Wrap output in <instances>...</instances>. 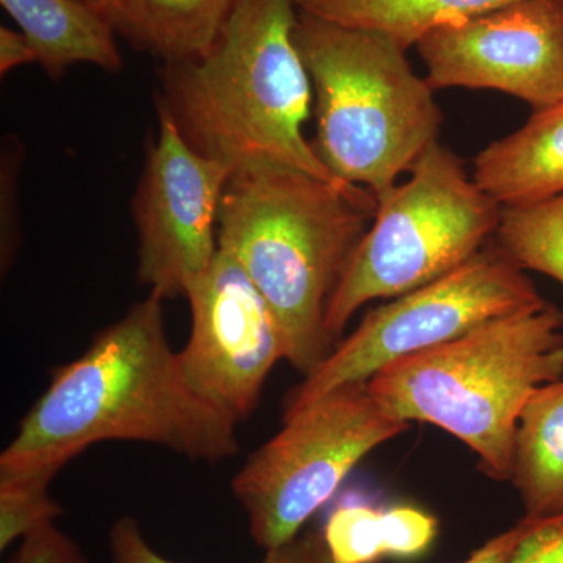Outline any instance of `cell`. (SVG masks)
Listing matches in <instances>:
<instances>
[{
    "mask_svg": "<svg viewBox=\"0 0 563 563\" xmlns=\"http://www.w3.org/2000/svg\"><path fill=\"white\" fill-rule=\"evenodd\" d=\"M539 518L525 517L509 531L499 533L490 542L484 544L479 550L474 551L465 562L462 563H515L523 553L526 543L529 537L536 531ZM314 563H331L329 562L328 551H325L324 543L320 554H318Z\"/></svg>",
    "mask_w": 563,
    "mask_h": 563,
    "instance_id": "cell-22",
    "label": "cell"
},
{
    "mask_svg": "<svg viewBox=\"0 0 563 563\" xmlns=\"http://www.w3.org/2000/svg\"><path fill=\"white\" fill-rule=\"evenodd\" d=\"M515 563H563V514L540 518L523 553Z\"/></svg>",
    "mask_w": 563,
    "mask_h": 563,
    "instance_id": "cell-23",
    "label": "cell"
},
{
    "mask_svg": "<svg viewBox=\"0 0 563 563\" xmlns=\"http://www.w3.org/2000/svg\"><path fill=\"white\" fill-rule=\"evenodd\" d=\"M493 243L523 272L544 274L563 285V192L503 209Z\"/></svg>",
    "mask_w": 563,
    "mask_h": 563,
    "instance_id": "cell-18",
    "label": "cell"
},
{
    "mask_svg": "<svg viewBox=\"0 0 563 563\" xmlns=\"http://www.w3.org/2000/svg\"><path fill=\"white\" fill-rule=\"evenodd\" d=\"M7 563H90L79 544L57 525L41 526L21 540L16 553Z\"/></svg>",
    "mask_w": 563,
    "mask_h": 563,
    "instance_id": "cell-21",
    "label": "cell"
},
{
    "mask_svg": "<svg viewBox=\"0 0 563 563\" xmlns=\"http://www.w3.org/2000/svg\"><path fill=\"white\" fill-rule=\"evenodd\" d=\"M473 179L503 209L563 192V99L536 110L517 132L474 158Z\"/></svg>",
    "mask_w": 563,
    "mask_h": 563,
    "instance_id": "cell-12",
    "label": "cell"
},
{
    "mask_svg": "<svg viewBox=\"0 0 563 563\" xmlns=\"http://www.w3.org/2000/svg\"><path fill=\"white\" fill-rule=\"evenodd\" d=\"M512 481L525 517L563 514V377L532 393L515 433Z\"/></svg>",
    "mask_w": 563,
    "mask_h": 563,
    "instance_id": "cell-16",
    "label": "cell"
},
{
    "mask_svg": "<svg viewBox=\"0 0 563 563\" xmlns=\"http://www.w3.org/2000/svg\"><path fill=\"white\" fill-rule=\"evenodd\" d=\"M433 515L412 506L377 509L361 498L343 499L325 520L322 543L331 563L415 559L435 542Z\"/></svg>",
    "mask_w": 563,
    "mask_h": 563,
    "instance_id": "cell-15",
    "label": "cell"
},
{
    "mask_svg": "<svg viewBox=\"0 0 563 563\" xmlns=\"http://www.w3.org/2000/svg\"><path fill=\"white\" fill-rule=\"evenodd\" d=\"M109 547L113 563H177L151 547L132 517H122L111 526ZM321 548V536L303 533L284 547L266 551L261 563H314Z\"/></svg>",
    "mask_w": 563,
    "mask_h": 563,
    "instance_id": "cell-20",
    "label": "cell"
},
{
    "mask_svg": "<svg viewBox=\"0 0 563 563\" xmlns=\"http://www.w3.org/2000/svg\"><path fill=\"white\" fill-rule=\"evenodd\" d=\"M162 302L150 292L77 361L55 368L0 455V473L55 476L101 442L150 443L207 463L239 454V422L188 383L166 339Z\"/></svg>",
    "mask_w": 563,
    "mask_h": 563,
    "instance_id": "cell-1",
    "label": "cell"
},
{
    "mask_svg": "<svg viewBox=\"0 0 563 563\" xmlns=\"http://www.w3.org/2000/svg\"><path fill=\"white\" fill-rule=\"evenodd\" d=\"M157 117L132 217L139 232L136 276L165 301L187 295L213 262L218 214L231 173L192 150L165 111L157 110Z\"/></svg>",
    "mask_w": 563,
    "mask_h": 563,
    "instance_id": "cell-9",
    "label": "cell"
},
{
    "mask_svg": "<svg viewBox=\"0 0 563 563\" xmlns=\"http://www.w3.org/2000/svg\"><path fill=\"white\" fill-rule=\"evenodd\" d=\"M298 13L295 0H236L209 51L162 63L155 107L192 150L231 176L285 166L347 185L303 135L313 90L295 43Z\"/></svg>",
    "mask_w": 563,
    "mask_h": 563,
    "instance_id": "cell-2",
    "label": "cell"
},
{
    "mask_svg": "<svg viewBox=\"0 0 563 563\" xmlns=\"http://www.w3.org/2000/svg\"><path fill=\"white\" fill-rule=\"evenodd\" d=\"M88 2L95 3V5H98L99 9H102L107 13V5H109V2H107V0H88Z\"/></svg>",
    "mask_w": 563,
    "mask_h": 563,
    "instance_id": "cell-25",
    "label": "cell"
},
{
    "mask_svg": "<svg viewBox=\"0 0 563 563\" xmlns=\"http://www.w3.org/2000/svg\"><path fill=\"white\" fill-rule=\"evenodd\" d=\"M31 41L36 63L52 79L70 66L92 65L109 73L122 68L117 29L109 14L88 0H0Z\"/></svg>",
    "mask_w": 563,
    "mask_h": 563,
    "instance_id": "cell-13",
    "label": "cell"
},
{
    "mask_svg": "<svg viewBox=\"0 0 563 563\" xmlns=\"http://www.w3.org/2000/svg\"><path fill=\"white\" fill-rule=\"evenodd\" d=\"M561 377L563 312L544 301L399 358L368 388L393 417L450 432L488 477L510 481L521 410L537 388Z\"/></svg>",
    "mask_w": 563,
    "mask_h": 563,
    "instance_id": "cell-4",
    "label": "cell"
},
{
    "mask_svg": "<svg viewBox=\"0 0 563 563\" xmlns=\"http://www.w3.org/2000/svg\"><path fill=\"white\" fill-rule=\"evenodd\" d=\"M321 20L387 33L407 51L442 25L479 16L515 0H295Z\"/></svg>",
    "mask_w": 563,
    "mask_h": 563,
    "instance_id": "cell-17",
    "label": "cell"
},
{
    "mask_svg": "<svg viewBox=\"0 0 563 563\" xmlns=\"http://www.w3.org/2000/svg\"><path fill=\"white\" fill-rule=\"evenodd\" d=\"M376 198L285 166L231 176L218 214V247L262 292L284 361L303 377L335 347L325 317L352 255L372 225Z\"/></svg>",
    "mask_w": 563,
    "mask_h": 563,
    "instance_id": "cell-3",
    "label": "cell"
},
{
    "mask_svg": "<svg viewBox=\"0 0 563 563\" xmlns=\"http://www.w3.org/2000/svg\"><path fill=\"white\" fill-rule=\"evenodd\" d=\"M295 43L312 81L314 154L333 177L379 202L439 143L435 90L387 33L299 11Z\"/></svg>",
    "mask_w": 563,
    "mask_h": 563,
    "instance_id": "cell-5",
    "label": "cell"
},
{
    "mask_svg": "<svg viewBox=\"0 0 563 563\" xmlns=\"http://www.w3.org/2000/svg\"><path fill=\"white\" fill-rule=\"evenodd\" d=\"M51 473H0V550L55 523L63 514L49 493Z\"/></svg>",
    "mask_w": 563,
    "mask_h": 563,
    "instance_id": "cell-19",
    "label": "cell"
},
{
    "mask_svg": "<svg viewBox=\"0 0 563 563\" xmlns=\"http://www.w3.org/2000/svg\"><path fill=\"white\" fill-rule=\"evenodd\" d=\"M36 63V54L31 41L21 31L0 27V74L5 76L20 66Z\"/></svg>",
    "mask_w": 563,
    "mask_h": 563,
    "instance_id": "cell-24",
    "label": "cell"
},
{
    "mask_svg": "<svg viewBox=\"0 0 563 563\" xmlns=\"http://www.w3.org/2000/svg\"><path fill=\"white\" fill-rule=\"evenodd\" d=\"M118 35L162 63L209 51L236 0H107Z\"/></svg>",
    "mask_w": 563,
    "mask_h": 563,
    "instance_id": "cell-14",
    "label": "cell"
},
{
    "mask_svg": "<svg viewBox=\"0 0 563 563\" xmlns=\"http://www.w3.org/2000/svg\"><path fill=\"white\" fill-rule=\"evenodd\" d=\"M191 332L179 351L181 372L202 398L242 422L284 358L268 303L240 263L218 247L209 268L191 282Z\"/></svg>",
    "mask_w": 563,
    "mask_h": 563,
    "instance_id": "cell-11",
    "label": "cell"
},
{
    "mask_svg": "<svg viewBox=\"0 0 563 563\" xmlns=\"http://www.w3.org/2000/svg\"><path fill=\"white\" fill-rule=\"evenodd\" d=\"M409 428L368 383L343 385L284 417L280 432L232 481L254 542L266 551L292 542L363 457Z\"/></svg>",
    "mask_w": 563,
    "mask_h": 563,
    "instance_id": "cell-7",
    "label": "cell"
},
{
    "mask_svg": "<svg viewBox=\"0 0 563 563\" xmlns=\"http://www.w3.org/2000/svg\"><path fill=\"white\" fill-rule=\"evenodd\" d=\"M415 47L433 90L501 91L533 111L563 99V0H515L433 29Z\"/></svg>",
    "mask_w": 563,
    "mask_h": 563,
    "instance_id": "cell-10",
    "label": "cell"
},
{
    "mask_svg": "<svg viewBox=\"0 0 563 563\" xmlns=\"http://www.w3.org/2000/svg\"><path fill=\"white\" fill-rule=\"evenodd\" d=\"M547 301L531 277L493 243L454 272L390 299L363 317L329 357L285 396L284 417L385 366Z\"/></svg>",
    "mask_w": 563,
    "mask_h": 563,
    "instance_id": "cell-8",
    "label": "cell"
},
{
    "mask_svg": "<svg viewBox=\"0 0 563 563\" xmlns=\"http://www.w3.org/2000/svg\"><path fill=\"white\" fill-rule=\"evenodd\" d=\"M409 174L377 202L372 225L333 292L325 331L335 344L365 303L390 301L454 272L498 231L503 207L440 141Z\"/></svg>",
    "mask_w": 563,
    "mask_h": 563,
    "instance_id": "cell-6",
    "label": "cell"
}]
</instances>
